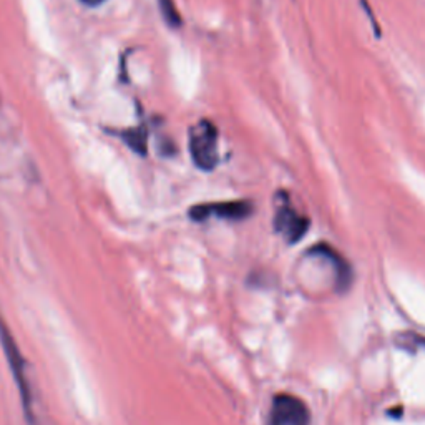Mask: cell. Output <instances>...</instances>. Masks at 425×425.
<instances>
[{
  "instance_id": "4",
  "label": "cell",
  "mask_w": 425,
  "mask_h": 425,
  "mask_svg": "<svg viewBox=\"0 0 425 425\" xmlns=\"http://www.w3.org/2000/svg\"><path fill=\"white\" fill-rule=\"evenodd\" d=\"M311 414L308 405L296 395L278 394L273 399L269 412V425H309Z\"/></svg>"
},
{
  "instance_id": "7",
  "label": "cell",
  "mask_w": 425,
  "mask_h": 425,
  "mask_svg": "<svg viewBox=\"0 0 425 425\" xmlns=\"http://www.w3.org/2000/svg\"><path fill=\"white\" fill-rule=\"evenodd\" d=\"M158 6H160V12L168 26L171 28L181 27V14L178 12L175 0H158Z\"/></svg>"
},
{
  "instance_id": "3",
  "label": "cell",
  "mask_w": 425,
  "mask_h": 425,
  "mask_svg": "<svg viewBox=\"0 0 425 425\" xmlns=\"http://www.w3.org/2000/svg\"><path fill=\"white\" fill-rule=\"evenodd\" d=\"M253 203L238 200V201H220V203H203L195 205L188 211L193 221H206L211 216L228 221H243L253 215Z\"/></svg>"
},
{
  "instance_id": "1",
  "label": "cell",
  "mask_w": 425,
  "mask_h": 425,
  "mask_svg": "<svg viewBox=\"0 0 425 425\" xmlns=\"http://www.w3.org/2000/svg\"><path fill=\"white\" fill-rule=\"evenodd\" d=\"M0 345H2L4 354H6L9 367H11L12 377L16 380L18 395H21V402L23 409V417H26L27 425H42L38 414L36 410V397H33L31 375H28L27 362L23 359L18 348L16 338L9 329V326L4 321L2 314H0Z\"/></svg>"
},
{
  "instance_id": "2",
  "label": "cell",
  "mask_w": 425,
  "mask_h": 425,
  "mask_svg": "<svg viewBox=\"0 0 425 425\" xmlns=\"http://www.w3.org/2000/svg\"><path fill=\"white\" fill-rule=\"evenodd\" d=\"M190 153L193 163L200 170L211 171L218 165V128L210 120H201L191 127Z\"/></svg>"
},
{
  "instance_id": "5",
  "label": "cell",
  "mask_w": 425,
  "mask_h": 425,
  "mask_svg": "<svg viewBox=\"0 0 425 425\" xmlns=\"http://www.w3.org/2000/svg\"><path fill=\"white\" fill-rule=\"evenodd\" d=\"M274 228L276 231L284 235V238L288 240L289 244H294L299 240H303L304 235L308 233L309 220L306 216H301L288 203H284L276 211Z\"/></svg>"
},
{
  "instance_id": "6",
  "label": "cell",
  "mask_w": 425,
  "mask_h": 425,
  "mask_svg": "<svg viewBox=\"0 0 425 425\" xmlns=\"http://www.w3.org/2000/svg\"><path fill=\"white\" fill-rule=\"evenodd\" d=\"M125 145L136 153V155L145 156L146 150H148V131L145 127H136V128H130V130L120 131L118 133Z\"/></svg>"
},
{
  "instance_id": "8",
  "label": "cell",
  "mask_w": 425,
  "mask_h": 425,
  "mask_svg": "<svg viewBox=\"0 0 425 425\" xmlns=\"http://www.w3.org/2000/svg\"><path fill=\"white\" fill-rule=\"evenodd\" d=\"M78 2L83 4L85 7H100L103 2H107V0H78Z\"/></svg>"
}]
</instances>
